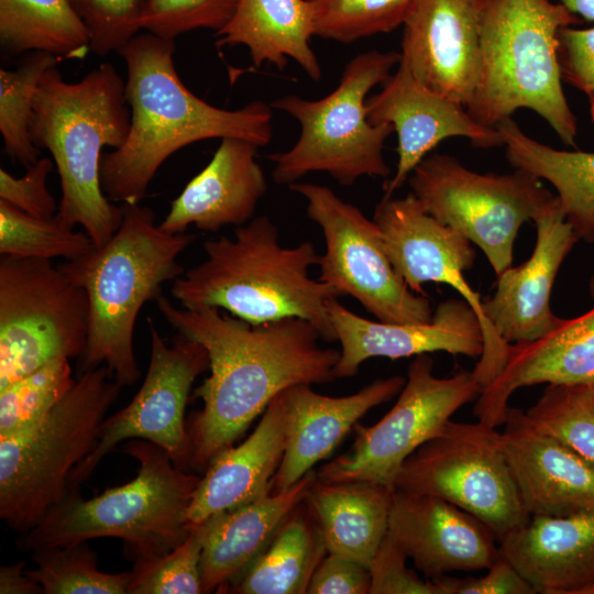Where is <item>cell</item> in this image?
<instances>
[{
	"instance_id": "obj_1",
	"label": "cell",
	"mask_w": 594,
	"mask_h": 594,
	"mask_svg": "<svg viewBox=\"0 0 594 594\" xmlns=\"http://www.w3.org/2000/svg\"><path fill=\"white\" fill-rule=\"evenodd\" d=\"M156 304L165 320L209 356L210 375L194 393L204 406L187 424L189 468L199 472L233 446L282 391L336 380L340 350L321 346L319 331L307 320L253 324L218 308H179L163 295Z\"/></svg>"
},
{
	"instance_id": "obj_2",
	"label": "cell",
	"mask_w": 594,
	"mask_h": 594,
	"mask_svg": "<svg viewBox=\"0 0 594 594\" xmlns=\"http://www.w3.org/2000/svg\"><path fill=\"white\" fill-rule=\"evenodd\" d=\"M174 52L173 40L150 32L117 51L127 65L131 127L123 145L101 157V188L111 201L140 204L163 163L191 143L238 138L261 147L273 138L271 105L256 100L237 110L209 105L184 85Z\"/></svg>"
},
{
	"instance_id": "obj_3",
	"label": "cell",
	"mask_w": 594,
	"mask_h": 594,
	"mask_svg": "<svg viewBox=\"0 0 594 594\" xmlns=\"http://www.w3.org/2000/svg\"><path fill=\"white\" fill-rule=\"evenodd\" d=\"M206 258L176 278L170 294L184 308H218L257 324L284 318L309 321L326 342L337 341L328 302L343 297L309 275L319 263L315 244L283 246L275 223L258 216L204 242Z\"/></svg>"
},
{
	"instance_id": "obj_4",
	"label": "cell",
	"mask_w": 594,
	"mask_h": 594,
	"mask_svg": "<svg viewBox=\"0 0 594 594\" xmlns=\"http://www.w3.org/2000/svg\"><path fill=\"white\" fill-rule=\"evenodd\" d=\"M125 82L110 63H102L77 82L56 67L40 79L30 133L57 167L62 198L55 217L68 228L79 224L96 248L120 228L122 206L105 195L100 183L102 148H119L131 127Z\"/></svg>"
},
{
	"instance_id": "obj_5",
	"label": "cell",
	"mask_w": 594,
	"mask_h": 594,
	"mask_svg": "<svg viewBox=\"0 0 594 594\" xmlns=\"http://www.w3.org/2000/svg\"><path fill=\"white\" fill-rule=\"evenodd\" d=\"M122 208L120 228L106 244L58 266L88 297L81 371L106 365L122 386H131L141 375L133 348L140 310L162 295L165 283L184 274L177 258L196 235L162 230L150 207Z\"/></svg>"
},
{
	"instance_id": "obj_6",
	"label": "cell",
	"mask_w": 594,
	"mask_h": 594,
	"mask_svg": "<svg viewBox=\"0 0 594 594\" xmlns=\"http://www.w3.org/2000/svg\"><path fill=\"white\" fill-rule=\"evenodd\" d=\"M122 452L139 462L130 482L84 499L68 488L32 529L20 534L23 551L67 546L96 538H120L134 561L168 553L189 535L187 514L201 475L174 464L155 443L128 440Z\"/></svg>"
},
{
	"instance_id": "obj_7",
	"label": "cell",
	"mask_w": 594,
	"mask_h": 594,
	"mask_svg": "<svg viewBox=\"0 0 594 594\" xmlns=\"http://www.w3.org/2000/svg\"><path fill=\"white\" fill-rule=\"evenodd\" d=\"M575 14L550 0H484L481 58L470 116L496 128L519 109L540 116L566 145L575 146L576 117L562 88L559 33Z\"/></svg>"
},
{
	"instance_id": "obj_8",
	"label": "cell",
	"mask_w": 594,
	"mask_h": 594,
	"mask_svg": "<svg viewBox=\"0 0 594 594\" xmlns=\"http://www.w3.org/2000/svg\"><path fill=\"white\" fill-rule=\"evenodd\" d=\"M122 387L106 365L81 371L43 417L0 436V517L8 527L29 531L64 498Z\"/></svg>"
},
{
	"instance_id": "obj_9",
	"label": "cell",
	"mask_w": 594,
	"mask_h": 594,
	"mask_svg": "<svg viewBox=\"0 0 594 594\" xmlns=\"http://www.w3.org/2000/svg\"><path fill=\"white\" fill-rule=\"evenodd\" d=\"M400 53L370 51L353 57L340 81L318 100L288 95L271 102L300 124V135L285 152L268 155L273 180L292 185L311 172H324L344 186L363 176L387 177L391 168L383 150L394 132L388 123L369 121V92L383 84L398 65Z\"/></svg>"
},
{
	"instance_id": "obj_10",
	"label": "cell",
	"mask_w": 594,
	"mask_h": 594,
	"mask_svg": "<svg viewBox=\"0 0 594 594\" xmlns=\"http://www.w3.org/2000/svg\"><path fill=\"white\" fill-rule=\"evenodd\" d=\"M407 182L422 208L477 245L497 276L512 266L521 226L554 196L526 170L481 174L448 154L426 156Z\"/></svg>"
},
{
	"instance_id": "obj_11",
	"label": "cell",
	"mask_w": 594,
	"mask_h": 594,
	"mask_svg": "<svg viewBox=\"0 0 594 594\" xmlns=\"http://www.w3.org/2000/svg\"><path fill=\"white\" fill-rule=\"evenodd\" d=\"M89 331L85 289L51 260H0V389L58 359L81 358Z\"/></svg>"
},
{
	"instance_id": "obj_12",
	"label": "cell",
	"mask_w": 594,
	"mask_h": 594,
	"mask_svg": "<svg viewBox=\"0 0 594 594\" xmlns=\"http://www.w3.org/2000/svg\"><path fill=\"white\" fill-rule=\"evenodd\" d=\"M395 490L443 498L470 513L499 542L527 522L501 432L487 424L450 420L402 464Z\"/></svg>"
},
{
	"instance_id": "obj_13",
	"label": "cell",
	"mask_w": 594,
	"mask_h": 594,
	"mask_svg": "<svg viewBox=\"0 0 594 594\" xmlns=\"http://www.w3.org/2000/svg\"><path fill=\"white\" fill-rule=\"evenodd\" d=\"M307 200V216L322 231L326 251L318 279L358 300L378 321L421 323L433 315L427 295L414 293L392 265L380 227L327 186H288Z\"/></svg>"
},
{
	"instance_id": "obj_14",
	"label": "cell",
	"mask_w": 594,
	"mask_h": 594,
	"mask_svg": "<svg viewBox=\"0 0 594 594\" xmlns=\"http://www.w3.org/2000/svg\"><path fill=\"white\" fill-rule=\"evenodd\" d=\"M482 385L472 372L438 377L428 354L414 358L395 405L373 426L356 424L348 451L316 471L321 482L364 481L395 490L404 461L437 436L465 404L476 399Z\"/></svg>"
},
{
	"instance_id": "obj_15",
	"label": "cell",
	"mask_w": 594,
	"mask_h": 594,
	"mask_svg": "<svg viewBox=\"0 0 594 594\" xmlns=\"http://www.w3.org/2000/svg\"><path fill=\"white\" fill-rule=\"evenodd\" d=\"M151 355L146 376L133 399L105 419L94 450L73 470L68 488L79 487L122 441L143 439L162 448L174 464L189 468L186 406L196 378L209 369L206 349L179 334L167 344L150 322Z\"/></svg>"
},
{
	"instance_id": "obj_16",
	"label": "cell",
	"mask_w": 594,
	"mask_h": 594,
	"mask_svg": "<svg viewBox=\"0 0 594 594\" xmlns=\"http://www.w3.org/2000/svg\"><path fill=\"white\" fill-rule=\"evenodd\" d=\"M373 220L381 229L392 265L414 293L426 295L422 287L429 282L446 284L475 311L482 324L484 348L471 372L485 387L505 365L509 344L491 329L481 295L464 276L475 263L471 241L429 215L411 193L402 198L383 196Z\"/></svg>"
},
{
	"instance_id": "obj_17",
	"label": "cell",
	"mask_w": 594,
	"mask_h": 594,
	"mask_svg": "<svg viewBox=\"0 0 594 594\" xmlns=\"http://www.w3.org/2000/svg\"><path fill=\"white\" fill-rule=\"evenodd\" d=\"M484 0H414L400 63L431 91L470 105L477 86Z\"/></svg>"
},
{
	"instance_id": "obj_18",
	"label": "cell",
	"mask_w": 594,
	"mask_h": 594,
	"mask_svg": "<svg viewBox=\"0 0 594 594\" xmlns=\"http://www.w3.org/2000/svg\"><path fill=\"white\" fill-rule=\"evenodd\" d=\"M532 221L537 235L530 257L501 273L495 293L482 305L491 329L507 344L536 341L561 323L550 307L551 292L560 266L580 241L556 195Z\"/></svg>"
},
{
	"instance_id": "obj_19",
	"label": "cell",
	"mask_w": 594,
	"mask_h": 594,
	"mask_svg": "<svg viewBox=\"0 0 594 594\" xmlns=\"http://www.w3.org/2000/svg\"><path fill=\"white\" fill-rule=\"evenodd\" d=\"M369 121L388 123L397 134L398 162L394 176L383 185L391 197L407 182L414 168L443 140L466 138L473 146H503L496 128L475 121L466 108L419 84L403 63L366 99Z\"/></svg>"
},
{
	"instance_id": "obj_20",
	"label": "cell",
	"mask_w": 594,
	"mask_h": 594,
	"mask_svg": "<svg viewBox=\"0 0 594 594\" xmlns=\"http://www.w3.org/2000/svg\"><path fill=\"white\" fill-rule=\"evenodd\" d=\"M328 310L341 345L334 378L353 377L361 364L372 358L397 360L439 351L480 358L483 352L481 321L462 298L440 302L431 320L421 323L373 321L354 314L338 299L328 302Z\"/></svg>"
},
{
	"instance_id": "obj_21",
	"label": "cell",
	"mask_w": 594,
	"mask_h": 594,
	"mask_svg": "<svg viewBox=\"0 0 594 594\" xmlns=\"http://www.w3.org/2000/svg\"><path fill=\"white\" fill-rule=\"evenodd\" d=\"M388 534L428 579L486 570L501 557L486 525L432 495L394 490Z\"/></svg>"
},
{
	"instance_id": "obj_22",
	"label": "cell",
	"mask_w": 594,
	"mask_h": 594,
	"mask_svg": "<svg viewBox=\"0 0 594 594\" xmlns=\"http://www.w3.org/2000/svg\"><path fill=\"white\" fill-rule=\"evenodd\" d=\"M503 449L530 515L594 512V464L538 430L520 408L509 407Z\"/></svg>"
},
{
	"instance_id": "obj_23",
	"label": "cell",
	"mask_w": 594,
	"mask_h": 594,
	"mask_svg": "<svg viewBox=\"0 0 594 594\" xmlns=\"http://www.w3.org/2000/svg\"><path fill=\"white\" fill-rule=\"evenodd\" d=\"M405 382L400 375L378 378L359 392L341 397L319 394L308 384H296L282 391L286 443L271 492L289 488L312 471L367 411L398 395Z\"/></svg>"
},
{
	"instance_id": "obj_24",
	"label": "cell",
	"mask_w": 594,
	"mask_h": 594,
	"mask_svg": "<svg viewBox=\"0 0 594 594\" xmlns=\"http://www.w3.org/2000/svg\"><path fill=\"white\" fill-rule=\"evenodd\" d=\"M588 289L594 301V273ZM539 384L594 385V305L578 317L562 319L536 341L509 344L502 371L476 398L474 416L495 428L503 426L512 395Z\"/></svg>"
},
{
	"instance_id": "obj_25",
	"label": "cell",
	"mask_w": 594,
	"mask_h": 594,
	"mask_svg": "<svg viewBox=\"0 0 594 594\" xmlns=\"http://www.w3.org/2000/svg\"><path fill=\"white\" fill-rule=\"evenodd\" d=\"M258 147L243 139H221L211 161L173 200L161 229L182 233L194 224L199 230L217 232L226 226L237 228L252 220L267 189L256 161Z\"/></svg>"
},
{
	"instance_id": "obj_26",
	"label": "cell",
	"mask_w": 594,
	"mask_h": 594,
	"mask_svg": "<svg viewBox=\"0 0 594 594\" xmlns=\"http://www.w3.org/2000/svg\"><path fill=\"white\" fill-rule=\"evenodd\" d=\"M498 544L536 593L586 594L594 586V512L530 516Z\"/></svg>"
},
{
	"instance_id": "obj_27",
	"label": "cell",
	"mask_w": 594,
	"mask_h": 594,
	"mask_svg": "<svg viewBox=\"0 0 594 594\" xmlns=\"http://www.w3.org/2000/svg\"><path fill=\"white\" fill-rule=\"evenodd\" d=\"M285 443L286 415L280 392L270 402L245 440L212 459L194 493L188 522L198 525L218 513L239 508L268 494L284 457Z\"/></svg>"
},
{
	"instance_id": "obj_28",
	"label": "cell",
	"mask_w": 594,
	"mask_h": 594,
	"mask_svg": "<svg viewBox=\"0 0 594 594\" xmlns=\"http://www.w3.org/2000/svg\"><path fill=\"white\" fill-rule=\"evenodd\" d=\"M316 479L312 470L289 488L210 517L200 565L202 593H227L305 501Z\"/></svg>"
},
{
	"instance_id": "obj_29",
	"label": "cell",
	"mask_w": 594,
	"mask_h": 594,
	"mask_svg": "<svg viewBox=\"0 0 594 594\" xmlns=\"http://www.w3.org/2000/svg\"><path fill=\"white\" fill-rule=\"evenodd\" d=\"M216 36L218 47L245 46L255 67L272 64L282 70L290 58L310 79H321L310 46L315 35L308 0H239L233 16Z\"/></svg>"
},
{
	"instance_id": "obj_30",
	"label": "cell",
	"mask_w": 594,
	"mask_h": 594,
	"mask_svg": "<svg viewBox=\"0 0 594 594\" xmlns=\"http://www.w3.org/2000/svg\"><path fill=\"white\" fill-rule=\"evenodd\" d=\"M394 490L364 482L311 484L305 503L328 552L370 565L388 531Z\"/></svg>"
},
{
	"instance_id": "obj_31",
	"label": "cell",
	"mask_w": 594,
	"mask_h": 594,
	"mask_svg": "<svg viewBox=\"0 0 594 594\" xmlns=\"http://www.w3.org/2000/svg\"><path fill=\"white\" fill-rule=\"evenodd\" d=\"M496 129L509 164L550 183L579 240L594 243V152L553 148L527 135L512 118Z\"/></svg>"
},
{
	"instance_id": "obj_32",
	"label": "cell",
	"mask_w": 594,
	"mask_h": 594,
	"mask_svg": "<svg viewBox=\"0 0 594 594\" xmlns=\"http://www.w3.org/2000/svg\"><path fill=\"white\" fill-rule=\"evenodd\" d=\"M327 552L321 531L304 501L227 593L307 594L310 579Z\"/></svg>"
},
{
	"instance_id": "obj_33",
	"label": "cell",
	"mask_w": 594,
	"mask_h": 594,
	"mask_svg": "<svg viewBox=\"0 0 594 594\" xmlns=\"http://www.w3.org/2000/svg\"><path fill=\"white\" fill-rule=\"evenodd\" d=\"M0 41L15 54L84 58L90 50L89 31L69 0H0Z\"/></svg>"
},
{
	"instance_id": "obj_34",
	"label": "cell",
	"mask_w": 594,
	"mask_h": 594,
	"mask_svg": "<svg viewBox=\"0 0 594 594\" xmlns=\"http://www.w3.org/2000/svg\"><path fill=\"white\" fill-rule=\"evenodd\" d=\"M59 57L45 52L32 54L15 69H0V132L4 153L29 167L38 160L30 122L36 88L43 74L56 67Z\"/></svg>"
},
{
	"instance_id": "obj_35",
	"label": "cell",
	"mask_w": 594,
	"mask_h": 594,
	"mask_svg": "<svg viewBox=\"0 0 594 594\" xmlns=\"http://www.w3.org/2000/svg\"><path fill=\"white\" fill-rule=\"evenodd\" d=\"M31 553L35 568L28 573L43 594H127L131 571H99L97 556L87 541L38 548Z\"/></svg>"
},
{
	"instance_id": "obj_36",
	"label": "cell",
	"mask_w": 594,
	"mask_h": 594,
	"mask_svg": "<svg viewBox=\"0 0 594 594\" xmlns=\"http://www.w3.org/2000/svg\"><path fill=\"white\" fill-rule=\"evenodd\" d=\"M94 248L86 232H75L55 216L36 217L0 200L1 256L73 261Z\"/></svg>"
},
{
	"instance_id": "obj_37",
	"label": "cell",
	"mask_w": 594,
	"mask_h": 594,
	"mask_svg": "<svg viewBox=\"0 0 594 594\" xmlns=\"http://www.w3.org/2000/svg\"><path fill=\"white\" fill-rule=\"evenodd\" d=\"M525 414L538 430L594 464V385H547Z\"/></svg>"
},
{
	"instance_id": "obj_38",
	"label": "cell",
	"mask_w": 594,
	"mask_h": 594,
	"mask_svg": "<svg viewBox=\"0 0 594 594\" xmlns=\"http://www.w3.org/2000/svg\"><path fill=\"white\" fill-rule=\"evenodd\" d=\"M314 35L352 43L403 25L414 0H308Z\"/></svg>"
},
{
	"instance_id": "obj_39",
	"label": "cell",
	"mask_w": 594,
	"mask_h": 594,
	"mask_svg": "<svg viewBox=\"0 0 594 594\" xmlns=\"http://www.w3.org/2000/svg\"><path fill=\"white\" fill-rule=\"evenodd\" d=\"M210 517L191 525L187 538L166 554L134 561L128 594H200L201 557Z\"/></svg>"
},
{
	"instance_id": "obj_40",
	"label": "cell",
	"mask_w": 594,
	"mask_h": 594,
	"mask_svg": "<svg viewBox=\"0 0 594 594\" xmlns=\"http://www.w3.org/2000/svg\"><path fill=\"white\" fill-rule=\"evenodd\" d=\"M68 359H58L0 389V436L43 417L75 383Z\"/></svg>"
},
{
	"instance_id": "obj_41",
	"label": "cell",
	"mask_w": 594,
	"mask_h": 594,
	"mask_svg": "<svg viewBox=\"0 0 594 594\" xmlns=\"http://www.w3.org/2000/svg\"><path fill=\"white\" fill-rule=\"evenodd\" d=\"M239 0H144L140 28L167 40L198 29L216 32L233 16Z\"/></svg>"
},
{
	"instance_id": "obj_42",
	"label": "cell",
	"mask_w": 594,
	"mask_h": 594,
	"mask_svg": "<svg viewBox=\"0 0 594 594\" xmlns=\"http://www.w3.org/2000/svg\"><path fill=\"white\" fill-rule=\"evenodd\" d=\"M87 26L98 56L117 52L138 34L144 0H69Z\"/></svg>"
},
{
	"instance_id": "obj_43",
	"label": "cell",
	"mask_w": 594,
	"mask_h": 594,
	"mask_svg": "<svg viewBox=\"0 0 594 594\" xmlns=\"http://www.w3.org/2000/svg\"><path fill=\"white\" fill-rule=\"evenodd\" d=\"M407 560L387 531L369 565L370 594H443L438 579H421Z\"/></svg>"
},
{
	"instance_id": "obj_44",
	"label": "cell",
	"mask_w": 594,
	"mask_h": 594,
	"mask_svg": "<svg viewBox=\"0 0 594 594\" xmlns=\"http://www.w3.org/2000/svg\"><path fill=\"white\" fill-rule=\"evenodd\" d=\"M53 168L54 161L48 157L38 158L19 178L1 168L0 200L36 217H54L58 206L46 186L47 177Z\"/></svg>"
},
{
	"instance_id": "obj_45",
	"label": "cell",
	"mask_w": 594,
	"mask_h": 594,
	"mask_svg": "<svg viewBox=\"0 0 594 594\" xmlns=\"http://www.w3.org/2000/svg\"><path fill=\"white\" fill-rule=\"evenodd\" d=\"M370 588L367 565L327 552L310 579L307 594H370Z\"/></svg>"
},
{
	"instance_id": "obj_46",
	"label": "cell",
	"mask_w": 594,
	"mask_h": 594,
	"mask_svg": "<svg viewBox=\"0 0 594 594\" xmlns=\"http://www.w3.org/2000/svg\"><path fill=\"white\" fill-rule=\"evenodd\" d=\"M562 78L586 95L594 90V28H563L559 33Z\"/></svg>"
},
{
	"instance_id": "obj_47",
	"label": "cell",
	"mask_w": 594,
	"mask_h": 594,
	"mask_svg": "<svg viewBox=\"0 0 594 594\" xmlns=\"http://www.w3.org/2000/svg\"><path fill=\"white\" fill-rule=\"evenodd\" d=\"M480 578H437L443 594H535L532 585L502 554Z\"/></svg>"
},
{
	"instance_id": "obj_48",
	"label": "cell",
	"mask_w": 594,
	"mask_h": 594,
	"mask_svg": "<svg viewBox=\"0 0 594 594\" xmlns=\"http://www.w3.org/2000/svg\"><path fill=\"white\" fill-rule=\"evenodd\" d=\"M25 562L2 565L0 569V594H43V590L28 573Z\"/></svg>"
},
{
	"instance_id": "obj_49",
	"label": "cell",
	"mask_w": 594,
	"mask_h": 594,
	"mask_svg": "<svg viewBox=\"0 0 594 594\" xmlns=\"http://www.w3.org/2000/svg\"><path fill=\"white\" fill-rule=\"evenodd\" d=\"M573 14L594 21V0H558Z\"/></svg>"
},
{
	"instance_id": "obj_50",
	"label": "cell",
	"mask_w": 594,
	"mask_h": 594,
	"mask_svg": "<svg viewBox=\"0 0 594 594\" xmlns=\"http://www.w3.org/2000/svg\"><path fill=\"white\" fill-rule=\"evenodd\" d=\"M588 102H590V112L592 120L594 121V90L587 94Z\"/></svg>"
},
{
	"instance_id": "obj_51",
	"label": "cell",
	"mask_w": 594,
	"mask_h": 594,
	"mask_svg": "<svg viewBox=\"0 0 594 594\" xmlns=\"http://www.w3.org/2000/svg\"><path fill=\"white\" fill-rule=\"evenodd\" d=\"M586 594H594V586L587 590Z\"/></svg>"
}]
</instances>
